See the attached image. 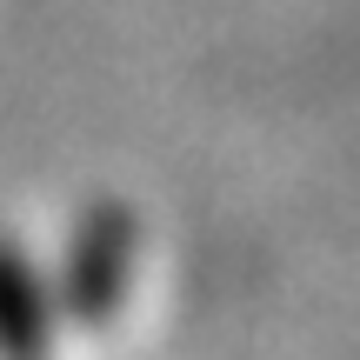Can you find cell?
Returning a JSON list of instances; mask_svg holds the SVG:
<instances>
[{
  "label": "cell",
  "mask_w": 360,
  "mask_h": 360,
  "mask_svg": "<svg viewBox=\"0 0 360 360\" xmlns=\"http://www.w3.org/2000/svg\"><path fill=\"white\" fill-rule=\"evenodd\" d=\"M134 254H141V220L120 200H101L80 214V227L67 233L60 254V281H53V300L60 314H74L80 327H107L127 300L134 281Z\"/></svg>",
  "instance_id": "cell-1"
},
{
  "label": "cell",
  "mask_w": 360,
  "mask_h": 360,
  "mask_svg": "<svg viewBox=\"0 0 360 360\" xmlns=\"http://www.w3.org/2000/svg\"><path fill=\"white\" fill-rule=\"evenodd\" d=\"M53 354V294L34 260L0 240V360H47Z\"/></svg>",
  "instance_id": "cell-2"
}]
</instances>
